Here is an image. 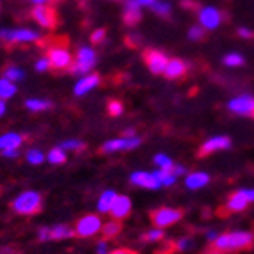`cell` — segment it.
Here are the masks:
<instances>
[{
	"label": "cell",
	"instance_id": "35",
	"mask_svg": "<svg viewBox=\"0 0 254 254\" xmlns=\"http://www.w3.org/2000/svg\"><path fill=\"white\" fill-rule=\"evenodd\" d=\"M164 238V231L160 228H155V229H149L148 233L142 235V242H158Z\"/></svg>",
	"mask_w": 254,
	"mask_h": 254
},
{
	"label": "cell",
	"instance_id": "37",
	"mask_svg": "<svg viewBox=\"0 0 254 254\" xmlns=\"http://www.w3.org/2000/svg\"><path fill=\"white\" fill-rule=\"evenodd\" d=\"M203 38H204L203 27L195 25V27H192V29L189 30V39H190V41H201Z\"/></svg>",
	"mask_w": 254,
	"mask_h": 254
},
{
	"label": "cell",
	"instance_id": "42",
	"mask_svg": "<svg viewBox=\"0 0 254 254\" xmlns=\"http://www.w3.org/2000/svg\"><path fill=\"white\" fill-rule=\"evenodd\" d=\"M96 254H109V244H107V240H105V238H103V240H100V242H98Z\"/></svg>",
	"mask_w": 254,
	"mask_h": 254
},
{
	"label": "cell",
	"instance_id": "29",
	"mask_svg": "<svg viewBox=\"0 0 254 254\" xmlns=\"http://www.w3.org/2000/svg\"><path fill=\"white\" fill-rule=\"evenodd\" d=\"M155 174H157V178H158V182L162 183V187H171V185H174V183H176V176H174L171 171L158 169Z\"/></svg>",
	"mask_w": 254,
	"mask_h": 254
},
{
	"label": "cell",
	"instance_id": "17",
	"mask_svg": "<svg viewBox=\"0 0 254 254\" xmlns=\"http://www.w3.org/2000/svg\"><path fill=\"white\" fill-rule=\"evenodd\" d=\"M130 182L137 187H142V189H149V190H157L160 189L162 183L158 182L157 174L155 173H142V171H137L130 176Z\"/></svg>",
	"mask_w": 254,
	"mask_h": 254
},
{
	"label": "cell",
	"instance_id": "19",
	"mask_svg": "<svg viewBox=\"0 0 254 254\" xmlns=\"http://www.w3.org/2000/svg\"><path fill=\"white\" fill-rule=\"evenodd\" d=\"M100 84V75H84L75 85V94L76 96H84V94L91 93V91Z\"/></svg>",
	"mask_w": 254,
	"mask_h": 254
},
{
	"label": "cell",
	"instance_id": "21",
	"mask_svg": "<svg viewBox=\"0 0 254 254\" xmlns=\"http://www.w3.org/2000/svg\"><path fill=\"white\" fill-rule=\"evenodd\" d=\"M210 182V176L206 173H192L185 178V185L187 189L190 190H197V189H203L206 183Z\"/></svg>",
	"mask_w": 254,
	"mask_h": 254
},
{
	"label": "cell",
	"instance_id": "6",
	"mask_svg": "<svg viewBox=\"0 0 254 254\" xmlns=\"http://www.w3.org/2000/svg\"><path fill=\"white\" fill-rule=\"evenodd\" d=\"M96 66V52L89 47H82L76 52L75 59H73V66L69 71L73 75H85Z\"/></svg>",
	"mask_w": 254,
	"mask_h": 254
},
{
	"label": "cell",
	"instance_id": "31",
	"mask_svg": "<svg viewBox=\"0 0 254 254\" xmlns=\"http://www.w3.org/2000/svg\"><path fill=\"white\" fill-rule=\"evenodd\" d=\"M153 13L160 14V16H169L171 14V4L169 2H162V0H155V4L151 5Z\"/></svg>",
	"mask_w": 254,
	"mask_h": 254
},
{
	"label": "cell",
	"instance_id": "51",
	"mask_svg": "<svg viewBox=\"0 0 254 254\" xmlns=\"http://www.w3.org/2000/svg\"><path fill=\"white\" fill-rule=\"evenodd\" d=\"M157 254H165V253H157Z\"/></svg>",
	"mask_w": 254,
	"mask_h": 254
},
{
	"label": "cell",
	"instance_id": "10",
	"mask_svg": "<svg viewBox=\"0 0 254 254\" xmlns=\"http://www.w3.org/2000/svg\"><path fill=\"white\" fill-rule=\"evenodd\" d=\"M142 57H144L146 66H148V69L153 75L164 73L165 68H167V63H169V57H167L164 52L157 50V48H148V50H144Z\"/></svg>",
	"mask_w": 254,
	"mask_h": 254
},
{
	"label": "cell",
	"instance_id": "44",
	"mask_svg": "<svg viewBox=\"0 0 254 254\" xmlns=\"http://www.w3.org/2000/svg\"><path fill=\"white\" fill-rule=\"evenodd\" d=\"M109 254H139V253L133 249H128V247H118L114 251H109Z\"/></svg>",
	"mask_w": 254,
	"mask_h": 254
},
{
	"label": "cell",
	"instance_id": "43",
	"mask_svg": "<svg viewBox=\"0 0 254 254\" xmlns=\"http://www.w3.org/2000/svg\"><path fill=\"white\" fill-rule=\"evenodd\" d=\"M20 148H13V149H2V157L4 158H16L18 155H20V151H18Z\"/></svg>",
	"mask_w": 254,
	"mask_h": 254
},
{
	"label": "cell",
	"instance_id": "2",
	"mask_svg": "<svg viewBox=\"0 0 254 254\" xmlns=\"http://www.w3.org/2000/svg\"><path fill=\"white\" fill-rule=\"evenodd\" d=\"M47 59L50 63V69H54V71H69L73 66L71 52L68 50L64 43L55 41L52 47H48Z\"/></svg>",
	"mask_w": 254,
	"mask_h": 254
},
{
	"label": "cell",
	"instance_id": "13",
	"mask_svg": "<svg viewBox=\"0 0 254 254\" xmlns=\"http://www.w3.org/2000/svg\"><path fill=\"white\" fill-rule=\"evenodd\" d=\"M228 109L235 114L240 116H253L254 114V96L251 94H242V96L233 98L228 103Z\"/></svg>",
	"mask_w": 254,
	"mask_h": 254
},
{
	"label": "cell",
	"instance_id": "5",
	"mask_svg": "<svg viewBox=\"0 0 254 254\" xmlns=\"http://www.w3.org/2000/svg\"><path fill=\"white\" fill-rule=\"evenodd\" d=\"M251 203H254V189H242V190L229 194V197L226 199V204H224V208L220 210V213L242 212V210H246Z\"/></svg>",
	"mask_w": 254,
	"mask_h": 254
},
{
	"label": "cell",
	"instance_id": "49",
	"mask_svg": "<svg viewBox=\"0 0 254 254\" xmlns=\"http://www.w3.org/2000/svg\"><path fill=\"white\" fill-rule=\"evenodd\" d=\"M36 5H41V4H47V2H50V0H32Z\"/></svg>",
	"mask_w": 254,
	"mask_h": 254
},
{
	"label": "cell",
	"instance_id": "30",
	"mask_svg": "<svg viewBox=\"0 0 254 254\" xmlns=\"http://www.w3.org/2000/svg\"><path fill=\"white\" fill-rule=\"evenodd\" d=\"M155 164L158 165V169L171 171V173H173V167H174L173 160H171L167 155H164V153H160V155H157V157H155Z\"/></svg>",
	"mask_w": 254,
	"mask_h": 254
},
{
	"label": "cell",
	"instance_id": "34",
	"mask_svg": "<svg viewBox=\"0 0 254 254\" xmlns=\"http://www.w3.org/2000/svg\"><path fill=\"white\" fill-rule=\"evenodd\" d=\"M61 148L66 149V151H84L85 144L84 142H80V140L71 139V140H64L63 144H61Z\"/></svg>",
	"mask_w": 254,
	"mask_h": 254
},
{
	"label": "cell",
	"instance_id": "28",
	"mask_svg": "<svg viewBox=\"0 0 254 254\" xmlns=\"http://www.w3.org/2000/svg\"><path fill=\"white\" fill-rule=\"evenodd\" d=\"M4 78H7L11 82H20L25 78V73H23L21 68H18V66H7L4 69Z\"/></svg>",
	"mask_w": 254,
	"mask_h": 254
},
{
	"label": "cell",
	"instance_id": "25",
	"mask_svg": "<svg viewBox=\"0 0 254 254\" xmlns=\"http://www.w3.org/2000/svg\"><path fill=\"white\" fill-rule=\"evenodd\" d=\"M47 160L50 162V164L54 165H61L64 164V162L68 160V155H66V149H63L61 146H57V148H52L50 151H48L47 155Z\"/></svg>",
	"mask_w": 254,
	"mask_h": 254
},
{
	"label": "cell",
	"instance_id": "27",
	"mask_svg": "<svg viewBox=\"0 0 254 254\" xmlns=\"http://www.w3.org/2000/svg\"><path fill=\"white\" fill-rule=\"evenodd\" d=\"M25 107L32 112H41V110H48L52 107V103L48 100H38V98H30L25 102Z\"/></svg>",
	"mask_w": 254,
	"mask_h": 254
},
{
	"label": "cell",
	"instance_id": "9",
	"mask_svg": "<svg viewBox=\"0 0 254 254\" xmlns=\"http://www.w3.org/2000/svg\"><path fill=\"white\" fill-rule=\"evenodd\" d=\"M39 39V32L30 29H0V41L5 43H32Z\"/></svg>",
	"mask_w": 254,
	"mask_h": 254
},
{
	"label": "cell",
	"instance_id": "26",
	"mask_svg": "<svg viewBox=\"0 0 254 254\" xmlns=\"http://www.w3.org/2000/svg\"><path fill=\"white\" fill-rule=\"evenodd\" d=\"M16 94V85L14 82L7 80V78H0V100H7V98Z\"/></svg>",
	"mask_w": 254,
	"mask_h": 254
},
{
	"label": "cell",
	"instance_id": "16",
	"mask_svg": "<svg viewBox=\"0 0 254 254\" xmlns=\"http://www.w3.org/2000/svg\"><path fill=\"white\" fill-rule=\"evenodd\" d=\"M131 212V199L128 197V195H116L114 203H112V208H110V215H112V219L116 220H123L127 219L128 215H130Z\"/></svg>",
	"mask_w": 254,
	"mask_h": 254
},
{
	"label": "cell",
	"instance_id": "7",
	"mask_svg": "<svg viewBox=\"0 0 254 254\" xmlns=\"http://www.w3.org/2000/svg\"><path fill=\"white\" fill-rule=\"evenodd\" d=\"M149 219L155 224V228H167V226L176 224V222H180L183 219V210L171 206H160L157 210H153Z\"/></svg>",
	"mask_w": 254,
	"mask_h": 254
},
{
	"label": "cell",
	"instance_id": "33",
	"mask_svg": "<svg viewBox=\"0 0 254 254\" xmlns=\"http://www.w3.org/2000/svg\"><path fill=\"white\" fill-rule=\"evenodd\" d=\"M25 157H27V160H29V164H32V165H39V164H43V160H47V157H45L43 151H39V149H29Z\"/></svg>",
	"mask_w": 254,
	"mask_h": 254
},
{
	"label": "cell",
	"instance_id": "24",
	"mask_svg": "<svg viewBox=\"0 0 254 254\" xmlns=\"http://www.w3.org/2000/svg\"><path fill=\"white\" fill-rule=\"evenodd\" d=\"M116 192L114 190H105L102 195H100V201H98V210L100 213H109L110 208H112V203L116 199Z\"/></svg>",
	"mask_w": 254,
	"mask_h": 254
},
{
	"label": "cell",
	"instance_id": "11",
	"mask_svg": "<svg viewBox=\"0 0 254 254\" xmlns=\"http://www.w3.org/2000/svg\"><path fill=\"white\" fill-rule=\"evenodd\" d=\"M142 140L139 139L137 135L131 137H119V139H112L107 140L105 144L102 146V153H118V151H130V149H135L140 146Z\"/></svg>",
	"mask_w": 254,
	"mask_h": 254
},
{
	"label": "cell",
	"instance_id": "14",
	"mask_svg": "<svg viewBox=\"0 0 254 254\" xmlns=\"http://www.w3.org/2000/svg\"><path fill=\"white\" fill-rule=\"evenodd\" d=\"M229 146H231V140H229V137L215 135V137H212V139H208L206 142L201 146V149L197 151V157H201V158L208 157V155H212V153H215V151L228 149Z\"/></svg>",
	"mask_w": 254,
	"mask_h": 254
},
{
	"label": "cell",
	"instance_id": "18",
	"mask_svg": "<svg viewBox=\"0 0 254 254\" xmlns=\"http://www.w3.org/2000/svg\"><path fill=\"white\" fill-rule=\"evenodd\" d=\"M123 20L128 27L139 25V21L142 20V13H140V4L137 2V0H127V4H125Z\"/></svg>",
	"mask_w": 254,
	"mask_h": 254
},
{
	"label": "cell",
	"instance_id": "36",
	"mask_svg": "<svg viewBox=\"0 0 254 254\" xmlns=\"http://www.w3.org/2000/svg\"><path fill=\"white\" fill-rule=\"evenodd\" d=\"M109 114L110 116H114V118H118V116H121L125 112V107H123V103L119 102V100H110L109 102Z\"/></svg>",
	"mask_w": 254,
	"mask_h": 254
},
{
	"label": "cell",
	"instance_id": "23",
	"mask_svg": "<svg viewBox=\"0 0 254 254\" xmlns=\"http://www.w3.org/2000/svg\"><path fill=\"white\" fill-rule=\"evenodd\" d=\"M121 229H123L121 222H119V220H116V219H112V220H109L107 224H103L102 235H103V238H105V240H112V238L118 237V235L121 233Z\"/></svg>",
	"mask_w": 254,
	"mask_h": 254
},
{
	"label": "cell",
	"instance_id": "20",
	"mask_svg": "<svg viewBox=\"0 0 254 254\" xmlns=\"http://www.w3.org/2000/svg\"><path fill=\"white\" fill-rule=\"evenodd\" d=\"M189 66H187L185 61L182 59H169L167 63V68H165L164 75L169 78V80H176V78H182L183 75L187 73Z\"/></svg>",
	"mask_w": 254,
	"mask_h": 254
},
{
	"label": "cell",
	"instance_id": "22",
	"mask_svg": "<svg viewBox=\"0 0 254 254\" xmlns=\"http://www.w3.org/2000/svg\"><path fill=\"white\" fill-rule=\"evenodd\" d=\"M23 139L25 137L20 135V133H4V135H0V149H13V148H20L23 144Z\"/></svg>",
	"mask_w": 254,
	"mask_h": 254
},
{
	"label": "cell",
	"instance_id": "32",
	"mask_svg": "<svg viewBox=\"0 0 254 254\" xmlns=\"http://www.w3.org/2000/svg\"><path fill=\"white\" fill-rule=\"evenodd\" d=\"M244 63H246V59H244L240 54H228L224 57V64H226V66H229V68H238V66H244Z\"/></svg>",
	"mask_w": 254,
	"mask_h": 254
},
{
	"label": "cell",
	"instance_id": "15",
	"mask_svg": "<svg viewBox=\"0 0 254 254\" xmlns=\"http://www.w3.org/2000/svg\"><path fill=\"white\" fill-rule=\"evenodd\" d=\"M197 18H199L201 25H203L204 29L213 30L220 25V21H222V13L215 7H203V9H199Z\"/></svg>",
	"mask_w": 254,
	"mask_h": 254
},
{
	"label": "cell",
	"instance_id": "8",
	"mask_svg": "<svg viewBox=\"0 0 254 254\" xmlns=\"http://www.w3.org/2000/svg\"><path fill=\"white\" fill-rule=\"evenodd\" d=\"M30 16H32L34 21H38L43 29H48V30H54L55 27H57V23H59L57 11L48 4L36 5V7L30 11Z\"/></svg>",
	"mask_w": 254,
	"mask_h": 254
},
{
	"label": "cell",
	"instance_id": "40",
	"mask_svg": "<svg viewBox=\"0 0 254 254\" xmlns=\"http://www.w3.org/2000/svg\"><path fill=\"white\" fill-rule=\"evenodd\" d=\"M47 69H50V63H48L47 57H41V59L36 63V71L43 73V71H47Z\"/></svg>",
	"mask_w": 254,
	"mask_h": 254
},
{
	"label": "cell",
	"instance_id": "47",
	"mask_svg": "<svg viewBox=\"0 0 254 254\" xmlns=\"http://www.w3.org/2000/svg\"><path fill=\"white\" fill-rule=\"evenodd\" d=\"M5 110H7V107H5V102H4V100H0V118L5 114Z\"/></svg>",
	"mask_w": 254,
	"mask_h": 254
},
{
	"label": "cell",
	"instance_id": "12",
	"mask_svg": "<svg viewBox=\"0 0 254 254\" xmlns=\"http://www.w3.org/2000/svg\"><path fill=\"white\" fill-rule=\"evenodd\" d=\"M41 242H50V240H66V238L75 237V229L71 226L66 224H57L52 228H41L38 233Z\"/></svg>",
	"mask_w": 254,
	"mask_h": 254
},
{
	"label": "cell",
	"instance_id": "39",
	"mask_svg": "<svg viewBox=\"0 0 254 254\" xmlns=\"http://www.w3.org/2000/svg\"><path fill=\"white\" fill-rule=\"evenodd\" d=\"M105 29H98V30H94L93 34H91V43H94V45H100V43L105 39Z\"/></svg>",
	"mask_w": 254,
	"mask_h": 254
},
{
	"label": "cell",
	"instance_id": "41",
	"mask_svg": "<svg viewBox=\"0 0 254 254\" xmlns=\"http://www.w3.org/2000/svg\"><path fill=\"white\" fill-rule=\"evenodd\" d=\"M238 36L244 39H253L254 38V32L251 29H247V27H240L238 29Z\"/></svg>",
	"mask_w": 254,
	"mask_h": 254
},
{
	"label": "cell",
	"instance_id": "38",
	"mask_svg": "<svg viewBox=\"0 0 254 254\" xmlns=\"http://www.w3.org/2000/svg\"><path fill=\"white\" fill-rule=\"evenodd\" d=\"M190 247H192L190 238H182V240L174 242V251H178V253H183V251L190 249Z\"/></svg>",
	"mask_w": 254,
	"mask_h": 254
},
{
	"label": "cell",
	"instance_id": "1",
	"mask_svg": "<svg viewBox=\"0 0 254 254\" xmlns=\"http://www.w3.org/2000/svg\"><path fill=\"white\" fill-rule=\"evenodd\" d=\"M254 246V233L253 231H229V233L217 235L212 242V249L219 253H240L247 251Z\"/></svg>",
	"mask_w": 254,
	"mask_h": 254
},
{
	"label": "cell",
	"instance_id": "45",
	"mask_svg": "<svg viewBox=\"0 0 254 254\" xmlns=\"http://www.w3.org/2000/svg\"><path fill=\"white\" fill-rule=\"evenodd\" d=\"M185 173H187V169L183 167V165H174V167H173V174L176 176V178H178V176H182V174H185Z\"/></svg>",
	"mask_w": 254,
	"mask_h": 254
},
{
	"label": "cell",
	"instance_id": "4",
	"mask_svg": "<svg viewBox=\"0 0 254 254\" xmlns=\"http://www.w3.org/2000/svg\"><path fill=\"white\" fill-rule=\"evenodd\" d=\"M103 222L102 217L94 215V213H87V215L80 217L75 222V237L78 238H93L94 235H98L102 231Z\"/></svg>",
	"mask_w": 254,
	"mask_h": 254
},
{
	"label": "cell",
	"instance_id": "48",
	"mask_svg": "<svg viewBox=\"0 0 254 254\" xmlns=\"http://www.w3.org/2000/svg\"><path fill=\"white\" fill-rule=\"evenodd\" d=\"M206 237H208V242H213L217 238V233H215V231H210V233H208Z\"/></svg>",
	"mask_w": 254,
	"mask_h": 254
},
{
	"label": "cell",
	"instance_id": "52",
	"mask_svg": "<svg viewBox=\"0 0 254 254\" xmlns=\"http://www.w3.org/2000/svg\"><path fill=\"white\" fill-rule=\"evenodd\" d=\"M253 116H254V114H253Z\"/></svg>",
	"mask_w": 254,
	"mask_h": 254
},
{
	"label": "cell",
	"instance_id": "46",
	"mask_svg": "<svg viewBox=\"0 0 254 254\" xmlns=\"http://www.w3.org/2000/svg\"><path fill=\"white\" fill-rule=\"evenodd\" d=\"M140 4V7H151L153 4H155V0H137Z\"/></svg>",
	"mask_w": 254,
	"mask_h": 254
},
{
	"label": "cell",
	"instance_id": "3",
	"mask_svg": "<svg viewBox=\"0 0 254 254\" xmlns=\"http://www.w3.org/2000/svg\"><path fill=\"white\" fill-rule=\"evenodd\" d=\"M11 208H13L18 215H36V213L41 212L43 199L38 192L25 190L21 192L20 195H16V199L13 201Z\"/></svg>",
	"mask_w": 254,
	"mask_h": 254
},
{
	"label": "cell",
	"instance_id": "50",
	"mask_svg": "<svg viewBox=\"0 0 254 254\" xmlns=\"http://www.w3.org/2000/svg\"><path fill=\"white\" fill-rule=\"evenodd\" d=\"M204 254H222V253H219V251H215V249H210V251H206Z\"/></svg>",
	"mask_w": 254,
	"mask_h": 254
}]
</instances>
